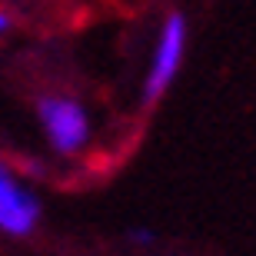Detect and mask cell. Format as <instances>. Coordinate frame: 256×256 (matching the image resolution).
Here are the masks:
<instances>
[{
  "mask_svg": "<svg viewBox=\"0 0 256 256\" xmlns=\"http://www.w3.org/2000/svg\"><path fill=\"white\" fill-rule=\"evenodd\" d=\"M10 27V17H7V14H4V10H0V34H4V30H7Z\"/></svg>",
  "mask_w": 256,
  "mask_h": 256,
  "instance_id": "obj_5",
  "label": "cell"
},
{
  "mask_svg": "<svg viewBox=\"0 0 256 256\" xmlns=\"http://www.w3.org/2000/svg\"><path fill=\"white\" fill-rule=\"evenodd\" d=\"M40 220V203L24 183L0 166V230L10 236H27Z\"/></svg>",
  "mask_w": 256,
  "mask_h": 256,
  "instance_id": "obj_3",
  "label": "cell"
},
{
  "mask_svg": "<svg viewBox=\"0 0 256 256\" xmlns=\"http://www.w3.org/2000/svg\"><path fill=\"white\" fill-rule=\"evenodd\" d=\"M40 124H44V133H47L50 146L57 153H76L84 150L86 140H90V116L74 96H40L37 104Z\"/></svg>",
  "mask_w": 256,
  "mask_h": 256,
  "instance_id": "obj_2",
  "label": "cell"
},
{
  "mask_svg": "<svg viewBox=\"0 0 256 256\" xmlns=\"http://www.w3.org/2000/svg\"><path fill=\"white\" fill-rule=\"evenodd\" d=\"M183 54H186V20L183 14H170L163 20L160 40H156V50H153L150 70H146V80H143V104L153 106L166 94V86L176 80L183 66Z\"/></svg>",
  "mask_w": 256,
  "mask_h": 256,
  "instance_id": "obj_1",
  "label": "cell"
},
{
  "mask_svg": "<svg viewBox=\"0 0 256 256\" xmlns=\"http://www.w3.org/2000/svg\"><path fill=\"white\" fill-rule=\"evenodd\" d=\"M133 243H143V246H146V243H153V233H146V230H136V233H133Z\"/></svg>",
  "mask_w": 256,
  "mask_h": 256,
  "instance_id": "obj_4",
  "label": "cell"
}]
</instances>
